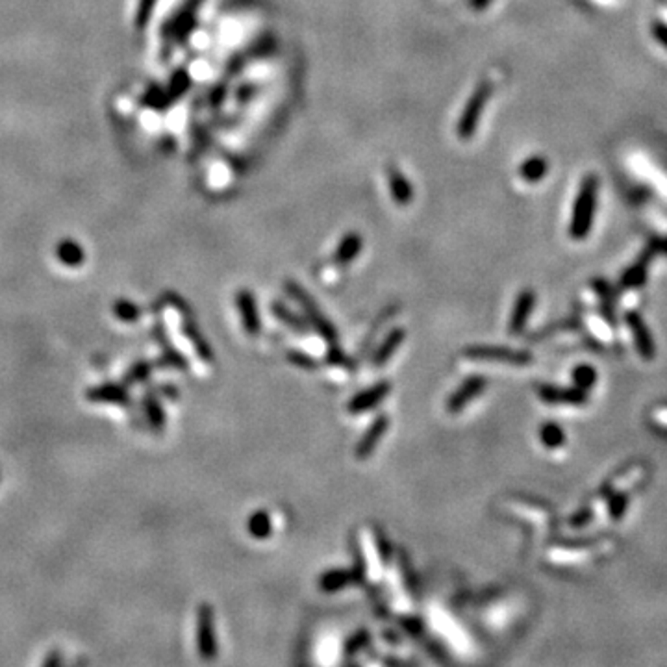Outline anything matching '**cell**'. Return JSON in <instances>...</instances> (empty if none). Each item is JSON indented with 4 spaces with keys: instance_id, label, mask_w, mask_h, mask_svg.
Returning a JSON list of instances; mask_svg holds the SVG:
<instances>
[{
    "instance_id": "6da1fadb",
    "label": "cell",
    "mask_w": 667,
    "mask_h": 667,
    "mask_svg": "<svg viewBox=\"0 0 667 667\" xmlns=\"http://www.w3.org/2000/svg\"><path fill=\"white\" fill-rule=\"evenodd\" d=\"M286 289H288L289 295H291V297L295 298L298 304H301V308H303L304 312H306L308 319L312 321L313 330H315L317 334L323 337V340H327L330 345H332V343H336V341H337V330L334 328V325L328 321L327 317L323 315L321 310H319V306L315 304V301H313V298L310 297V295H308V293L304 291V289L301 288L297 282H293V280H288V284H286Z\"/></svg>"
},
{
    "instance_id": "7a4b0ae2",
    "label": "cell",
    "mask_w": 667,
    "mask_h": 667,
    "mask_svg": "<svg viewBox=\"0 0 667 667\" xmlns=\"http://www.w3.org/2000/svg\"><path fill=\"white\" fill-rule=\"evenodd\" d=\"M197 649L202 660L211 662L217 658L215 615L211 605H201L197 614Z\"/></svg>"
},
{
    "instance_id": "3957f363",
    "label": "cell",
    "mask_w": 667,
    "mask_h": 667,
    "mask_svg": "<svg viewBox=\"0 0 667 667\" xmlns=\"http://www.w3.org/2000/svg\"><path fill=\"white\" fill-rule=\"evenodd\" d=\"M464 356L467 360L478 361H497V364H512V365H525L530 361L527 354L523 352L510 351V349H500V347H469L464 351Z\"/></svg>"
},
{
    "instance_id": "277c9868",
    "label": "cell",
    "mask_w": 667,
    "mask_h": 667,
    "mask_svg": "<svg viewBox=\"0 0 667 667\" xmlns=\"http://www.w3.org/2000/svg\"><path fill=\"white\" fill-rule=\"evenodd\" d=\"M389 393H391V382H389V380H380L379 384L371 386L369 389H364L361 393L354 395V397L349 400L347 410H349V413H352V415L369 412V410L376 408Z\"/></svg>"
},
{
    "instance_id": "5b68a950",
    "label": "cell",
    "mask_w": 667,
    "mask_h": 667,
    "mask_svg": "<svg viewBox=\"0 0 667 667\" xmlns=\"http://www.w3.org/2000/svg\"><path fill=\"white\" fill-rule=\"evenodd\" d=\"M388 428H389V415H388V413H380V415H376V417L373 419V422H371L369 427H367V430L364 432V436L360 437L358 445H356V451H354L356 456L360 458V460L369 458L371 454L375 452V449H376V445H379L380 439H382V437H384V434L388 432Z\"/></svg>"
},
{
    "instance_id": "8992f818",
    "label": "cell",
    "mask_w": 667,
    "mask_h": 667,
    "mask_svg": "<svg viewBox=\"0 0 667 667\" xmlns=\"http://www.w3.org/2000/svg\"><path fill=\"white\" fill-rule=\"evenodd\" d=\"M486 389V379L480 375L469 376V379L460 386V388L451 395L449 398V403H447V410L451 413H458L461 410L466 408L467 404L473 400V398L478 397L482 391Z\"/></svg>"
},
{
    "instance_id": "52a82bcc",
    "label": "cell",
    "mask_w": 667,
    "mask_h": 667,
    "mask_svg": "<svg viewBox=\"0 0 667 667\" xmlns=\"http://www.w3.org/2000/svg\"><path fill=\"white\" fill-rule=\"evenodd\" d=\"M86 398L95 404H117V406H128L130 404V393L126 386L116 384V382H108V384L87 389Z\"/></svg>"
},
{
    "instance_id": "ba28073f",
    "label": "cell",
    "mask_w": 667,
    "mask_h": 667,
    "mask_svg": "<svg viewBox=\"0 0 667 667\" xmlns=\"http://www.w3.org/2000/svg\"><path fill=\"white\" fill-rule=\"evenodd\" d=\"M235 304L240 308L241 321H243V328L249 336L256 337L262 332V321H259L258 306H256L254 295L247 289H241L235 295Z\"/></svg>"
},
{
    "instance_id": "9c48e42d",
    "label": "cell",
    "mask_w": 667,
    "mask_h": 667,
    "mask_svg": "<svg viewBox=\"0 0 667 667\" xmlns=\"http://www.w3.org/2000/svg\"><path fill=\"white\" fill-rule=\"evenodd\" d=\"M486 96H488V86H482L469 101L466 111H464V117H461L460 126H458V135H460V138H469L471 135L473 126H475L476 120H478L480 110H482V106H484Z\"/></svg>"
},
{
    "instance_id": "30bf717a",
    "label": "cell",
    "mask_w": 667,
    "mask_h": 667,
    "mask_svg": "<svg viewBox=\"0 0 667 667\" xmlns=\"http://www.w3.org/2000/svg\"><path fill=\"white\" fill-rule=\"evenodd\" d=\"M404 337H406V330L404 328H393V330L389 332L386 340L380 343V347L376 349L375 356H373V365L375 367H382L389 361V358L393 356V352L397 351L398 347L403 345Z\"/></svg>"
},
{
    "instance_id": "8fae6325",
    "label": "cell",
    "mask_w": 667,
    "mask_h": 667,
    "mask_svg": "<svg viewBox=\"0 0 667 667\" xmlns=\"http://www.w3.org/2000/svg\"><path fill=\"white\" fill-rule=\"evenodd\" d=\"M356 582L354 573L349 571V569H330V571L323 573L321 578H319V588L325 593H334V591H340L343 588H347L349 584Z\"/></svg>"
},
{
    "instance_id": "7c38bea8",
    "label": "cell",
    "mask_w": 667,
    "mask_h": 667,
    "mask_svg": "<svg viewBox=\"0 0 667 667\" xmlns=\"http://www.w3.org/2000/svg\"><path fill=\"white\" fill-rule=\"evenodd\" d=\"M182 325H184L182 327L184 334H186V337L191 341L193 349L197 351L198 358H201L202 361H206V364H211V361H213V351H211L210 343H208V341L204 340V336H202V332L197 328V325H195L193 321H189V319H184Z\"/></svg>"
},
{
    "instance_id": "4fadbf2b",
    "label": "cell",
    "mask_w": 667,
    "mask_h": 667,
    "mask_svg": "<svg viewBox=\"0 0 667 667\" xmlns=\"http://www.w3.org/2000/svg\"><path fill=\"white\" fill-rule=\"evenodd\" d=\"M154 336L158 340L159 347L164 349V361L167 365H173V367H178V369H188V360L184 358L182 352H178L171 343H169V337L165 334L164 327L162 325H156L154 327Z\"/></svg>"
},
{
    "instance_id": "5bb4252c",
    "label": "cell",
    "mask_w": 667,
    "mask_h": 667,
    "mask_svg": "<svg viewBox=\"0 0 667 667\" xmlns=\"http://www.w3.org/2000/svg\"><path fill=\"white\" fill-rule=\"evenodd\" d=\"M143 408H145V415H147V421H149L150 427L154 430H162L165 427V410L159 403V398L152 393V391H147L143 397Z\"/></svg>"
},
{
    "instance_id": "9a60e30c",
    "label": "cell",
    "mask_w": 667,
    "mask_h": 667,
    "mask_svg": "<svg viewBox=\"0 0 667 667\" xmlns=\"http://www.w3.org/2000/svg\"><path fill=\"white\" fill-rule=\"evenodd\" d=\"M389 176V189H391V195H393L395 201L398 204H408L412 201V188H410V184L406 182V178L404 174L398 171V169L391 167L388 171Z\"/></svg>"
},
{
    "instance_id": "2e32d148",
    "label": "cell",
    "mask_w": 667,
    "mask_h": 667,
    "mask_svg": "<svg viewBox=\"0 0 667 667\" xmlns=\"http://www.w3.org/2000/svg\"><path fill=\"white\" fill-rule=\"evenodd\" d=\"M360 250H361L360 234H349L345 240L341 241L340 245H337L334 259H336L337 264H341V265L351 264L352 259L360 254Z\"/></svg>"
},
{
    "instance_id": "e0dca14e",
    "label": "cell",
    "mask_w": 667,
    "mask_h": 667,
    "mask_svg": "<svg viewBox=\"0 0 667 667\" xmlns=\"http://www.w3.org/2000/svg\"><path fill=\"white\" fill-rule=\"evenodd\" d=\"M56 256L62 262L63 265H67V267H78V265L84 264V259H86V254H84V249L78 245L77 241H63L60 243L58 249H56Z\"/></svg>"
},
{
    "instance_id": "ac0fdd59",
    "label": "cell",
    "mask_w": 667,
    "mask_h": 667,
    "mask_svg": "<svg viewBox=\"0 0 667 667\" xmlns=\"http://www.w3.org/2000/svg\"><path fill=\"white\" fill-rule=\"evenodd\" d=\"M247 530L254 539H267L271 536V515L265 510H258L247 521Z\"/></svg>"
},
{
    "instance_id": "d6986e66",
    "label": "cell",
    "mask_w": 667,
    "mask_h": 667,
    "mask_svg": "<svg viewBox=\"0 0 667 667\" xmlns=\"http://www.w3.org/2000/svg\"><path fill=\"white\" fill-rule=\"evenodd\" d=\"M273 313L279 317L280 321L286 323V325H288L291 330L298 332V334H306V332L310 330V327L306 325V321H304V319H301L297 313H293L291 310L286 306V304L273 303Z\"/></svg>"
},
{
    "instance_id": "ffe728a7",
    "label": "cell",
    "mask_w": 667,
    "mask_h": 667,
    "mask_svg": "<svg viewBox=\"0 0 667 667\" xmlns=\"http://www.w3.org/2000/svg\"><path fill=\"white\" fill-rule=\"evenodd\" d=\"M530 306H532V297L530 295H521V298H519L514 308L512 321H510V334H519V332L523 330Z\"/></svg>"
},
{
    "instance_id": "44dd1931",
    "label": "cell",
    "mask_w": 667,
    "mask_h": 667,
    "mask_svg": "<svg viewBox=\"0 0 667 667\" xmlns=\"http://www.w3.org/2000/svg\"><path fill=\"white\" fill-rule=\"evenodd\" d=\"M113 315L123 323H135L141 317V308L132 303V301L119 298L113 304Z\"/></svg>"
},
{
    "instance_id": "7402d4cb",
    "label": "cell",
    "mask_w": 667,
    "mask_h": 667,
    "mask_svg": "<svg viewBox=\"0 0 667 667\" xmlns=\"http://www.w3.org/2000/svg\"><path fill=\"white\" fill-rule=\"evenodd\" d=\"M150 373H152V364H150V361H135V364L126 371L125 384H141V382H145V380L149 379Z\"/></svg>"
},
{
    "instance_id": "603a6c76",
    "label": "cell",
    "mask_w": 667,
    "mask_h": 667,
    "mask_svg": "<svg viewBox=\"0 0 667 667\" xmlns=\"http://www.w3.org/2000/svg\"><path fill=\"white\" fill-rule=\"evenodd\" d=\"M375 539H376V547H379L380 562L384 564V566H389V564H391V556H393L391 543H389V539L386 538V534L382 532V530H379V528H376V532H375Z\"/></svg>"
},
{
    "instance_id": "cb8c5ba5",
    "label": "cell",
    "mask_w": 667,
    "mask_h": 667,
    "mask_svg": "<svg viewBox=\"0 0 667 667\" xmlns=\"http://www.w3.org/2000/svg\"><path fill=\"white\" fill-rule=\"evenodd\" d=\"M288 361L293 365H297V367H303V369H317L319 367V361L313 360L312 356H308L306 352L303 351H289L288 352Z\"/></svg>"
},
{
    "instance_id": "d4e9b609",
    "label": "cell",
    "mask_w": 667,
    "mask_h": 667,
    "mask_svg": "<svg viewBox=\"0 0 667 667\" xmlns=\"http://www.w3.org/2000/svg\"><path fill=\"white\" fill-rule=\"evenodd\" d=\"M367 644H369V634H367V630H360V632L352 634L351 638L345 641V654H356Z\"/></svg>"
},
{
    "instance_id": "484cf974",
    "label": "cell",
    "mask_w": 667,
    "mask_h": 667,
    "mask_svg": "<svg viewBox=\"0 0 667 667\" xmlns=\"http://www.w3.org/2000/svg\"><path fill=\"white\" fill-rule=\"evenodd\" d=\"M325 361H328V364H334V365H351V360L347 358L345 352L341 351V349L336 345V343H332V345H330V349H328Z\"/></svg>"
},
{
    "instance_id": "4316f807",
    "label": "cell",
    "mask_w": 667,
    "mask_h": 667,
    "mask_svg": "<svg viewBox=\"0 0 667 667\" xmlns=\"http://www.w3.org/2000/svg\"><path fill=\"white\" fill-rule=\"evenodd\" d=\"M403 627L406 630H408L410 634H412V636H419V634L422 632V624H421V621L419 620H413V617H410V620H403Z\"/></svg>"
},
{
    "instance_id": "83f0119b",
    "label": "cell",
    "mask_w": 667,
    "mask_h": 667,
    "mask_svg": "<svg viewBox=\"0 0 667 667\" xmlns=\"http://www.w3.org/2000/svg\"><path fill=\"white\" fill-rule=\"evenodd\" d=\"M60 663H63V656L60 651H52V653L48 654V656L43 660V666H47V667L60 666Z\"/></svg>"
}]
</instances>
